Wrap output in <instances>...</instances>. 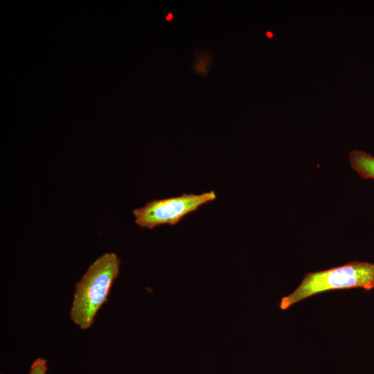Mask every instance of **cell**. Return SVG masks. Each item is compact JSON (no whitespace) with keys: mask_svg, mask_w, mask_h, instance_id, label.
<instances>
[{"mask_svg":"<svg viewBox=\"0 0 374 374\" xmlns=\"http://www.w3.org/2000/svg\"><path fill=\"white\" fill-rule=\"evenodd\" d=\"M121 260L113 252L96 259L75 285L70 319L82 330L89 328L107 301L112 285L118 275Z\"/></svg>","mask_w":374,"mask_h":374,"instance_id":"6da1fadb","label":"cell"},{"mask_svg":"<svg viewBox=\"0 0 374 374\" xmlns=\"http://www.w3.org/2000/svg\"><path fill=\"white\" fill-rule=\"evenodd\" d=\"M374 287V263L353 261L328 269L308 273L296 289L282 298L280 308L326 291L352 288L371 290Z\"/></svg>","mask_w":374,"mask_h":374,"instance_id":"7a4b0ae2","label":"cell"},{"mask_svg":"<svg viewBox=\"0 0 374 374\" xmlns=\"http://www.w3.org/2000/svg\"><path fill=\"white\" fill-rule=\"evenodd\" d=\"M216 198L213 190L198 195L183 193L177 197L148 202L145 206L135 208L132 213L135 223L141 228L152 229L164 224L174 226L190 213Z\"/></svg>","mask_w":374,"mask_h":374,"instance_id":"3957f363","label":"cell"},{"mask_svg":"<svg viewBox=\"0 0 374 374\" xmlns=\"http://www.w3.org/2000/svg\"><path fill=\"white\" fill-rule=\"evenodd\" d=\"M348 159L353 169L363 179L374 180V156L359 150L349 152Z\"/></svg>","mask_w":374,"mask_h":374,"instance_id":"277c9868","label":"cell"},{"mask_svg":"<svg viewBox=\"0 0 374 374\" xmlns=\"http://www.w3.org/2000/svg\"><path fill=\"white\" fill-rule=\"evenodd\" d=\"M196 55V62L195 64V71L202 76L206 77L209 72L210 66L212 65V59L209 52L204 55L200 54L199 50L195 51Z\"/></svg>","mask_w":374,"mask_h":374,"instance_id":"5b68a950","label":"cell"},{"mask_svg":"<svg viewBox=\"0 0 374 374\" xmlns=\"http://www.w3.org/2000/svg\"><path fill=\"white\" fill-rule=\"evenodd\" d=\"M48 370L46 360L42 357L34 360L28 374H46Z\"/></svg>","mask_w":374,"mask_h":374,"instance_id":"8992f818","label":"cell"},{"mask_svg":"<svg viewBox=\"0 0 374 374\" xmlns=\"http://www.w3.org/2000/svg\"><path fill=\"white\" fill-rule=\"evenodd\" d=\"M173 17H174L173 15L170 12L168 13V16H166V21H170L172 19Z\"/></svg>","mask_w":374,"mask_h":374,"instance_id":"52a82bcc","label":"cell"}]
</instances>
